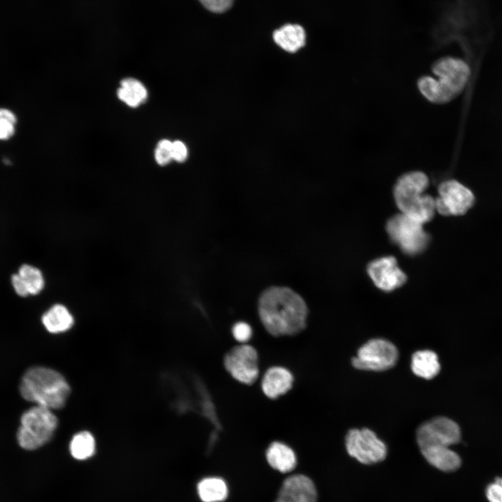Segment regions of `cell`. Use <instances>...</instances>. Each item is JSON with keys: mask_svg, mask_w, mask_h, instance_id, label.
<instances>
[{"mask_svg": "<svg viewBox=\"0 0 502 502\" xmlns=\"http://www.w3.org/2000/svg\"><path fill=\"white\" fill-rule=\"evenodd\" d=\"M260 319L273 336L294 335L306 326L307 307L304 300L289 288L272 287L259 300Z\"/></svg>", "mask_w": 502, "mask_h": 502, "instance_id": "obj_1", "label": "cell"}, {"mask_svg": "<svg viewBox=\"0 0 502 502\" xmlns=\"http://www.w3.org/2000/svg\"><path fill=\"white\" fill-rule=\"evenodd\" d=\"M436 76H424L418 79L420 93L429 102L436 104L448 102L459 95L466 86L471 70L462 59L452 56L439 59L432 66Z\"/></svg>", "mask_w": 502, "mask_h": 502, "instance_id": "obj_2", "label": "cell"}, {"mask_svg": "<svg viewBox=\"0 0 502 502\" xmlns=\"http://www.w3.org/2000/svg\"><path fill=\"white\" fill-rule=\"evenodd\" d=\"M20 392L24 400L54 410L65 406L70 388L63 376L57 371L36 366L29 368L24 374Z\"/></svg>", "mask_w": 502, "mask_h": 502, "instance_id": "obj_3", "label": "cell"}, {"mask_svg": "<svg viewBox=\"0 0 502 502\" xmlns=\"http://www.w3.org/2000/svg\"><path fill=\"white\" fill-rule=\"evenodd\" d=\"M429 184L428 176L419 171L406 173L397 180L393 196L401 213L423 224L434 218L435 198L425 193Z\"/></svg>", "mask_w": 502, "mask_h": 502, "instance_id": "obj_4", "label": "cell"}, {"mask_svg": "<svg viewBox=\"0 0 502 502\" xmlns=\"http://www.w3.org/2000/svg\"><path fill=\"white\" fill-rule=\"evenodd\" d=\"M20 424L17 432L18 443L25 450H33L50 441L58 419L52 409L36 405L22 413Z\"/></svg>", "mask_w": 502, "mask_h": 502, "instance_id": "obj_5", "label": "cell"}, {"mask_svg": "<svg viewBox=\"0 0 502 502\" xmlns=\"http://www.w3.org/2000/svg\"><path fill=\"white\" fill-rule=\"evenodd\" d=\"M423 223L402 213L391 217L386 223V231L390 240L409 255L424 251L429 236L424 230Z\"/></svg>", "mask_w": 502, "mask_h": 502, "instance_id": "obj_6", "label": "cell"}, {"mask_svg": "<svg viewBox=\"0 0 502 502\" xmlns=\"http://www.w3.org/2000/svg\"><path fill=\"white\" fill-rule=\"evenodd\" d=\"M397 359L398 351L395 344L385 339L374 338L359 348L351 364L358 370L381 372L394 367Z\"/></svg>", "mask_w": 502, "mask_h": 502, "instance_id": "obj_7", "label": "cell"}, {"mask_svg": "<svg viewBox=\"0 0 502 502\" xmlns=\"http://www.w3.org/2000/svg\"><path fill=\"white\" fill-rule=\"evenodd\" d=\"M348 454L363 464L382 462L387 455L386 444L368 428L351 429L345 437Z\"/></svg>", "mask_w": 502, "mask_h": 502, "instance_id": "obj_8", "label": "cell"}, {"mask_svg": "<svg viewBox=\"0 0 502 502\" xmlns=\"http://www.w3.org/2000/svg\"><path fill=\"white\" fill-rule=\"evenodd\" d=\"M475 201L469 188L455 179L446 180L438 187L436 211L444 216L463 215L473 206Z\"/></svg>", "mask_w": 502, "mask_h": 502, "instance_id": "obj_9", "label": "cell"}, {"mask_svg": "<svg viewBox=\"0 0 502 502\" xmlns=\"http://www.w3.org/2000/svg\"><path fill=\"white\" fill-rule=\"evenodd\" d=\"M461 439V431L457 423L443 417H435L420 425L416 431V441L420 449L431 446H448Z\"/></svg>", "mask_w": 502, "mask_h": 502, "instance_id": "obj_10", "label": "cell"}, {"mask_svg": "<svg viewBox=\"0 0 502 502\" xmlns=\"http://www.w3.org/2000/svg\"><path fill=\"white\" fill-rule=\"evenodd\" d=\"M257 359V351L252 347L241 344L226 353L224 365L236 380L245 384H252L259 375Z\"/></svg>", "mask_w": 502, "mask_h": 502, "instance_id": "obj_11", "label": "cell"}, {"mask_svg": "<svg viewBox=\"0 0 502 502\" xmlns=\"http://www.w3.org/2000/svg\"><path fill=\"white\" fill-rule=\"evenodd\" d=\"M367 273L375 286L384 291H393L406 280V275L392 256L381 257L370 262L367 266Z\"/></svg>", "mask_w": 502, "mask_h": 502, "instance_id": "obj_12", "label": "cell"}, {"mask_svg": "<svg viewBox=\"0 0 502 502\" xmlns=\"http://www.w3.org/2000/svg\"><path fill=\"white\" fill-rule=\"evenodd\" d=\"M291 502H317L318 494L311 478L303 474H293L282 482L278 496Z\"/></svg>", "mask_w": 502, "mask_h": 502, "instance_id": "obj_13", "label": "cell"}, {"mask_svg": "<svg viewBox=\"0 0 502 502\" xmlns=\"http://www.w3.org/2000/svg\"><path fill=\"white\" fill-rule=\"evenodd\" d=\"M293 381V376L288 370L282 367H273L265 373L261 388L268 397L275 399L290 390Z\"/></svg>", "mask_w": 502, "mask_h": 502, "instance_id": "obj_14", "label": "cell"}, {"mask_svg": "<svg viewBox=\"0 0 502 502\" xmlns=\"http://www.w3.org/2000/svg\"><path fill=\"white\" fill-rule=\"evenodd\" d=\"M426 461L436 469L443 472L457 470L462 463L461 458L448 446H431L420 449Z\"/></svg>", "mask_w": 502, "mask_h": 502, "instance_id": "obj_15", "label": "cell"}, {"mask_svg": "<svg viewBox=\"0 0 502 502\" xmlns=\"http://www.w3.org/2000/svg\"><path fill=\"white\" fill-rule=\"evenodd\" d=\"M273 38L283 50L295 53L305 46L306 33L299 24H287L273 32Z\"/></svg>", "mask_w": 502, "mask_h": 502, "instance_id": "obj_16", "label": "cell"}, {"mask_svg": "<svg viewBox=\"0 0 502 502\" xmlns=\"http://www.w3.org/2000/svg\"><path fill=\"white\" fill-rule=\"evenodd\" d=\"M41 321L46 330L54 334L66 332L74 325L75 319L63 304L56 303L42 316Z\"/></svg>", "mask_w": 502, "mask_h": 502, "instance_id": "obj_17", "label": "cell"}, {"mask_svg": "<svg viewBox=\"0 0 502 502\" xmlns=\"http://www.w3.org/2000/svg\"><path fill=\"white\" fill-rule=\"evenodd\" d=\"M266 457L273 469L282 473L292 471L297 464L294 450L281 442H273L266 450Z\"/></svg>", "mask_w": 502, "mask_h": 502, "instance_id": "obj_18", "label": "cell"}, {"mask_svg": "<svg viewBox=\"0 0 502 502\" xmlns=\"http://www.w3.org/2000/svg\"><path fill=\"white\" fill-rule=\"evenodd\" d=\"M411 368L415 375L429 380L439 373L441 365L434 351L419 350L412 355Z\"/></svg>", "mask_w": 502, "mask_h": 502, "instance_id": "obj_19", "label": "cell"}, {"mask_svg": "<svg viewBox=\"0 0 502 502\" xmlns=\"http://www.w3.org/2000/svg\"><path fill=\"white\" fill-rule=\"evenodd\" d=\"M117 97L128 106L135 108L144 103L148 98L146 86L132 77L123 79L117 89Z\"/></svg>", "mask_w": 502, "mask_h": 502, "instance_id": "obj_20", "label": "cell"}, {"mask_svg": "<svg viewBox=\"0 0 502 502\" xmlns=\"http://www.w3.org/2000/svg\"><path fill=\"white\" fill-rule=\"evenodd\" d=\"M197 490L202 502H222L229 494L225 480L216 476L201 479L197 485Z\"/></svg>", "mask_w": 502, "mask_h": 502, "instance_id": "obj_21", "label": "cell"}, {"mask_svg": "<svg viewBox=\"0 0 502 502\" xmlns=\"http://www.w3.org/2000/svg\"><path fill=\"white\" fill-rule=\"evenodd\" d=\"M70 452L76 459L84 460L93 455L96 450V441L93 436L87 431L77 433L72 438Z\"/></svg>", "mask_w": 502, "mask_h": 502, "instance_id": "obj_22", "label": "cell"}, {"mask_svg": "<svg viewBox=\"0 0 502 502\" xmlns=\"http://www.w3.org/2000/svg\"><path fill=\"white\" fill-rule=\"evenodd\" d=\"M18 273L24 280L29 295H37L44 289L45 282L42 271L33 266L23 264Z\"/></svg>", "mask_w": 502, "mask_h": 502, "instance_id": "obj_23", "label": "cell"}, {"mask_svg": "<svg viewBox=\"0 0 502 502\" xmlns=\"http://www.w3.org/2000/svg\"><path fill=\"white\" fill-rule=\"evenodd\" d=\"M17 123V116L11 110L0 108V140H7L14 135Z\"/></svg>", "mask_w": 502, "mask_h": 502, "instance_id": "obj_24", "label": "cell"}, {"mask_svg": "<svg viewBox=\"0 0 502 502\" xmlns=\"http://www.w3.org/2000/svg\"><path fill=\"white\" fill-rule=\"evenodd\" d=\"M172 142L163 139L160 140L154 151L156 163L160 166L168 165L172 160Z\"/></svg>", "mask_w": 502, "mask_h": 502, "instance_id": "obj_25", "label": "cell"}, {"mask_svg": "<svg viewBox=\"0 0 502 502\" xmlns=\"http://www.w3.org/2000/svg\"><path fill=\"white\" fill-rule=\"evenodd\" d=\"M202 6L208 10L221 13L227 11L230 8L234 3V0H199Z\"/></svg>", "mask_w": 502, "mask_h": 502, "instance_id": "obj_26", "label": "cell"}, {"mask_svg": "<svg viewBox=\"0 0 502 502\" xmlns=\"http://www.w3.org/2000/svg\"><path fill=\"white\" fill-rule=\"evenodd\" d=\"M233 336L239 342H248L252 336V328L245 322L236 323L232 328Z\"/></svg>", "mask_w": 502, "mask_h": 502, "instance_id": "obj_27", "label": "cell"}, {"mask_svg": "<svg viewBox=\"0 0 502 502\" xmlns=\"http://www.w3.org/2000/svg\"><path fill=\"white\" fill-rule=\"evenodd\" d=\"M486 496L489 502H502V478L487 486Z\"/></svg>", "mask_w": 502, "mask_h": 502, "instance_id": "obj_28", "label": "cell"}, {"mask_svg": "<svg viewBox=\"0 0 502 502\" xmlns=\"http://www.w3.org/2000/svg\"><path fill=\"white\" fill-rule=\"evenodd\" d=\"M172 160L177 162H183L188 158V152L186 145L180 140L172 142Z\"/></svg>", "mask_w": 502, "mask_h": 502, "instance_id": "obj_29", "label": "cell"}, {"mask_svg": "<svg viewBox=\"0 0 502 502\" xmlns=\"http://www.w3.org/2000/svg\"><path fill=\"white\" fill-rule=\"evenodd\" d=\"M11 282L15 291L20 296L25 297L29 295L27 287L19 273L13 274Z\"/></svg>", "mask_w": 502, "mask_h": 502, "instance_id": "obj_30", "label": "cell"}]
</instances>
